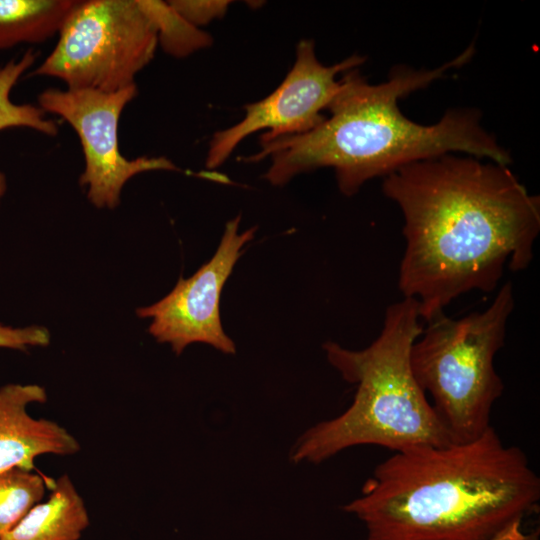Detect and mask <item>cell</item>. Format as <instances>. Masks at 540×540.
<instances>
[{"label":"cell","mask_w":540,"mask_h":540,"mask_svg":"<svg viewBox=\"0 0 540 540\" xmlns=\"http://www.w3.org/2000/svg\"><path fill=\"white\" fill-rule=\"evenodd\" d=\"M458 154L410 163L382 182L404 218L398 288L426 322L465 293L494 291L505 266L527 269L540 232V197L508 166Z\"/></svg>","instance_id":"cell-1"},{"label":"cell","mask_w":540,"mask_h":540,"mask_svg":"<svg viewBox=\"0 0 540 540\" xmlns=\"http://www.w3.org/2000/svg\"><path fill=\"white\" fill-rule=\"evenodd\" d=\"M539 502L527 455L490 426L469 442L395 452L343 510L367 540H501L524 532Z\"/></svg>","instance_id":"cell-2"},{"label":"cell","mask_w":540,"mask_h":540,"mask_svg":"<svg viewBox=\"0 0 540 540\" xmlns=\"http://www.w3.org/2000/svg\"><path fill=\"white\" fill-rule=\"evenodd\" d=\"M475 45L456 58L426 70L399 65L387 81L369 83L358 68L343 73L341 87L328 106L330 115L300 135L260 139V151L244 162L271 158L265 178L283 185L294 176L322 167L334 169L339 190L352 196L362 185L386 177L410 163L447 153L470 155L510 165V153L481 124L475 108H453L432 125L410 120L398 101L469 62Z\"/></svg>","instance_id":"cell-3"},{"label":"cell","mask_w":540,"mask_h":540,"mask_svg":"<svg viewBox=\"0 0 540 540\" xmlns=\"http://www.w3.org/2000/svg\"><path fill=\"white\" fill-rule=\"evenodd\" d=\"M422 330L418 302L403 298L387 307L382 330L368 347L325 342L328 362L356 386L354 399L342 414L306 430L290 460L317 464L358 445L397 452L454 443L412 373L411 348Z\"/></svg>","instance_id":"cell-4"},{"label":"cell","mask_w":540,"mask_h":540,"mask_svg":"<svg viewBox=\"0 0 540 540\" xmlns=\"http://www.w3.org/2000/svg\"><path fill=\"white\" fill-rule=\"evenodd\" d=\"M514 304L507 281L483 311L459 319L443 312L427 321L411 348L414 378L432 397L431 405L454 443L472 441L491 426L493 405L504 390L494 358L505 344Z\"/></svg>","instance_id":"cell-5"},{"label":"cell","mask_w":540,"mask_h":540,"mask_svg":"<svg viewBox=\"0 0 540 540\" xmlns=\"http://www.w3.org/2000/svg\"><path fill=\"white\" fill-rule=\"evenodd\" d=\"M58 34L54 49L30 75L58 78L71 90L116 92L134 85L158 45L139 0L77 1Z\"/></svg>","instance_id":"cell-6"},{"label":"cell","mask_w":540,"mask_h":540,"mask_svg":"<svg viewBox=\"0 0 540 540\" xmlns=\"http://www.w3.org/2000/svg\"><path fill=\"white\" fill-rule=\"evenodd\" d=\"M138 93L136 84L116 92L49 88L38 96L39 107L67 121L79 136L85 167L79 178L97 208L113 209L133 176L154 170L179 171L168 158L127 159L119 150L118 125L125 106Z\"/></svg>","instance_id":"cell-7"},{"label":"cell","mask_w":540,"mask_h":540,"mask_svg":"<svg viewBox=\"0 0 540 540\" xmlns=\"http://www.w3.org/2000/svg\"><path fill=\"white\" fill-rule=\"evenodd\" d=\"M364 62V57L354 54L325 66L316 57L313 41H300L293 67L281 84L267 97L246 105L242 120L213 135L206 167H219L244 138L260 130H265L260 139L268 140L315 129L326 119L322 112L341 87L337 75L359 68Z\"/></svg>","instance_id":"cell-8"},{"label":"cell","mask_w":540,"mask_h":540,"mask_svg":"<svg viewBox=\"0 0 540 540\" xmlns=\"http://www.w3.org/2000/svg\"><path fill=\"white\" fill-rule=\"evenodd\" d=\"M241 216L226 223L212 258L189 278L180 277L174 288L159 301L136 310L139 318L150 319L149 334L169 344L180 355L187 346L203 343L225 354L236 347L225 333L220 317V298L243 249L255 235L251 227L239 232Z\"/></svg>","instance_id":"cell-9"},{"label":"cell","mask_w":540,"mask_h":540,"mask_svg":"<svg viewBox=\"0 0 540 540\" xmlns=\"http://www.w3.org/2000/svg\"><path fill=\"white\" fill-rule=\"evenodd\" d=\"M46 389L39 384L0 387V472L11 468L32 471L45 454L70 456L79 452L78 440L59 423L33 418L27 407L45 403Z\"/></svg>","instance_id":"cell-10"},{"label":"cell","mask_w":540,"mask_h":540,"mask_svg":"<svg viewBox=\"0 0 540 540\" xmlns=\"http://www.w3.org/2000/svg\"><path fill=\"white\" fill-rule=\"evenodd\" d=\"M0 540H79L90 524L86 504L68 474Z\"/></svg>","instance_id":"cell-11"},{"label":"cell","mask_w":540,"mask_h":540,"mask_svg":"<svg viewBox=\"0 0 540 540\" xmlns=\"http://www.w3.org/2000/svg\"><path fill=\"white\" fill-rule=\"evenodd\" d=\"M75 0H0V50L59 33Z\"/></svg>","instance_id":"cell-12"},{"label":"cell","mask_w":540,"mask_h":540,"mask_svg":"<svg viewBox=\"0 0 540 540\" xmlns=\"http://www.w3.org/2000/svg\"><path fill=\"white\" fill-rule=\"evenodd\" d=\"M36 58L37 53L28 49L19 59H12L0 67V130L26 127L49 136L58 133L56 123L46 118V113L39 106L15 104L10 98L12 88Z\"/></svg>","instance_id":"cell-13"},{"label":"cell","mask_w":540,"mask_h":540,"mask_svg":"<svg viewBox=\"0 0 540 540\" xmlns=\"http://www.w3.org/2000/svg\"><path fill=\"white\" fill-rule=\"evenodd\" d=\"M55 480L21 468L0 472V537L43 499Z\"/></svg>","instance_id":"cell-14"},{"label":"cell","mask_w":540,"mask_h":540,"mask_svg":"<svg viewBox=\"0 0 540 540\" xmlns=\"http://www.w3.org/2000/svg\"><path fill=\"white\" fill-rule=\"evenodd\" d=\"M139 3L152 19L158 44L167 54L186 57L211 45L210 35L185 20L168 2L139 0Z\"/></svg>","instance_id":"cell-15"},{"label":"cell","mask_w":540,"mask_h":540,"mask_svg":"<svg viewBox=\"0 0 540 540\" xmlns=\"http://www.w3.org/2000/svg\"><path fill=\"white\" fill-rule=\"evenodd\" d=\"M50 340V332L44 326L11 327L0 324V347L25 351L29 347L47 346Z\"/></svg>","instance_id":"cell-16"},{"label":"cell","mask_w":540,"mask_h":540,"mask_svg":"<svg viewBox=\"0 0 540 540\" xmlns=\"http://www.w3.org/2000/svg\"><path fill=\"white\" fill-rule=\"evenodd\" d=\"M168 3L179 15L196 27L205 25L214 18L222 17L230 4L229 1L192 0H174Z\"/></svg>","instance_id":"cell-17"},{"label":"cell","mask_w":540,"mask_h":540,"mask_svg":"<svg viewBox=\"0 0 540 540\" xmlns=\"http://www.w3.org/2000/svg\"><path fill=\"white\" fill-rule=\"evenodd\" d=\"M6 188H7L6 177L4 173L0 171V201L6 192Z\"/></svg>","instance_id":"cell-18"},{"label":"cell","mask_w":540,"mask_h":540,"mask_svg":"<svg viewBox=\"0 0 540 540\" xmlns=\"http://www.w3.org/2000/svg\"><path fill=\"white\" fill-rule=\"evenodd\" d=\"M504 540H508V539H504Z\"/></svg>","instance_id":"cell-19"}]
</instances>
